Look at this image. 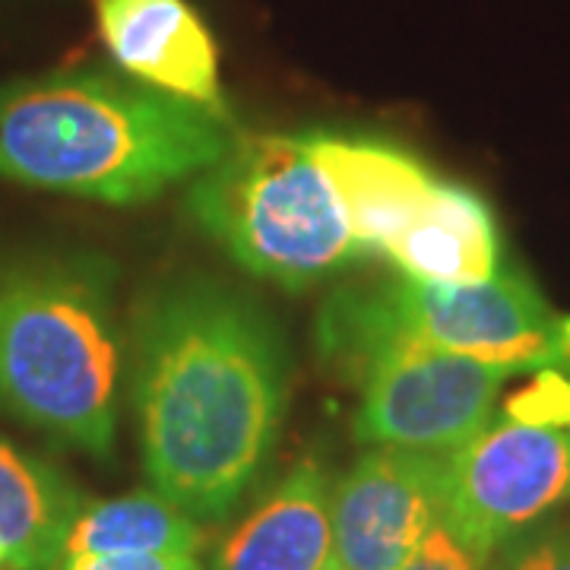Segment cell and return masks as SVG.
I'll return each instance as SVG.
<instances>
[{"mask_svg": "<svg viewBox=\"0 0 570 570\" xmlns=\"http://www.w3.org/2000/svg\"><path fill=\"white\" fill-rule=\"evenodd\" d=\"M501 551L498 570H570V523L530 527Z\"/></svg>", "mask_w": 570, "mask_h": 570, "instance_id": "obj_16", "label": "cell"}, {"mask_svg": "<svg viewBox=\"0 0 570 570\" xmlns=\"http://www.w3.org/2000/svg\"><path fill=\"white\" fill-rule=\"evenodd\" d=\"M48 570H206L197 554L175 551H105V554H61Z\"/></svg>", "mask_w": 570, "mask_h": 570, "instance_id": "obj_17", "label": "cell"}, {"mask_svg": "<svg viewBox=\"0 0 570 570\" xmlns=\"http://www.w3.org/2000/svg\"><path fill=\"white\" fill-rule=\"evenodd\" d=\"M330 494L324 460H298L225 539L213 570H324L333 554Z\"/></svg>", "mask_w": 570, "mask_h": 570, "instance_id": "obj_11", "label": "cell"}, {"mask_svg": "<svg viewBox=\"0 0 570 570\" xmlns=\"http://www.w3.org/2000/svg\"><path fill=\"white\" fill-rule=\"evenodd\" d=\"M558 355H561V365H570V317H564L558 326Z\"/></svg>", "mask_w": 570, "mask_h": 570, "instance_id": "obj_19", "label": "cell"}, {"mask_svg": "<svg viewBox=\"0 0 570 570\" xmlns=\"http://www.w3.org/2000/svg\"><path fill=\"white\" fill-rule=\"evenodd\" d=\"M485 564L444 527L434 523L403 570H482Z\"/></svg>", "mask_w": 570, "mask_h": 570, "instance_id": "obj_18", "label": "cell"}, {"mask_svg": "<svg viewBox=\"0 0 570 570\" xmlns=\"http://www.w3.org/2000/svg\"><path fill=\"white\" fill-rule=\"evenodd\" d=\"M504 419L527 425L570 428V367H539L530 384L504 403Z\"/></svg>", "mask_w": 570, "mask_h": 570, "instance_id": "obj_15", "label": "cell"}, {"mask_svg": "<svg viewBox=\"0 0 570 570\" xmlns=\"http://www.w3.org/2000/svg\"><path fill=\"white\" fill-rule=\"evenodd\" d=\"M206 546L200 520L156 489L127 491L121 498L86 501L70 523L61 554L105 551H175L197 554Z\"/></svg>", "mask_w": 570, "mask_h": 570, "instance_id": "obj_14", "label": "cell"}, {"mask_svg": "<svg viewBox=\"0 0 570 570\" xmlns=\"http://www.w3.org/2000/svg\"><path fill=\"white\" fill-rule=\"evenodd\" d=\"M124 336L118 266L99 250L0 257V412L51 444L111 463Z\"/></svg>", "mask_w": 570, "mask_h": 570, "instance_id": "obj_3", "label": "cell"}, {"mask_svg": "<svg viewBox=\"0 0 570 570\" xmlns=\"http://www.w3.org/2000/svg\"><path fill=\"white\" fill-rule=\"evenodd\" d=\"M570 501V428L491 422L444 456L441 523L482 564Z\"/></svg>", "mask_w": 570, "mask_h": 570, "instance_id": "obj_6", "label": "cell"}, {"mask_svg": "<svg viewBox=\"0 0 570 570\" xmlns=\"http://www.w3.org/2000/svg\"><path fill=\"white\" fill-rule=\"evenodd\" d=\"M441 513L444 456L371 448L330 494V558L346 570H403Z\"/></svg>", "mask_w": 570, "mask_h": 570, "instance_id": "obj_8", "label": "cell"}, {"mask_svg": "<svg viewBox=\"0 0 570 570\" xmlns=\"http://www.w3.org/2000/svg\"><path fill=\"white\" fill-rule=\"evenodd\" d=\"M513 371L441 348H396L362 381L355 438L365 448L450 456L494 422Z\"/></svg>", "mask_w": 570, "mask_h": 570, "instance_id": "obj_7", "label": "cell"}, {"mask_svg": "<svg viewBox=\"0 0 570 570\" xmlns=\"http://www.w3.org/2000/svg\"><path fill=\"white\" fill-rule=\"evenodd\" d=\"M127 343L153 489L200 523L225 520L283 431L288 348L279 326L245 292L184 276L142 298Z\"/></svg>", "mask_w": 570, "mask_h": 570, "instance_id": "obj_1", "label": "cell"}, {"mask_svg": "<svg viewBox=\"0 0 570 570\" xmlns=\"http://www.w3.org/2000/svg\"><path fill=\"white\" fill-rule=\"evenodd\" d=\"M105 48L130 80L228 115L219 48L184 0H92Z\"/></svg>", "mask_w": 570, "mask_h": 570, "instance_id": "obj_9", "label": "cell"}, {"mask_svg": "<svg viewBox=\"0 0 570 570\" xmlns=\"http://www.w3.org/2000/svg\"><path fill=\"white\" fill-rule=\"evenodd\" d=\"M358 250L387 257L393 242L422 213L438 178L419 156L387 140L348 134H307Z\"/></svg>", "mask_w": 570, "mask_h": 570, "instance_id": "obj_10", "label": "cell"}, {"mask_svg": "<svg viewBox=\"0 0 570 570\" xmlns=\"http://www.w3.org/2000/svg\"><path fill=\"white\" fill-rule=\"evenodd\" d=\"M232 115L96 67L0 82V178L137 206L219 163Z\"/></svg>", "mask_w": 570, "mask_h": 570, "instance_id": "obj_2", "label": "cell"}, {"mask_svg": "<svg viewBox=\"0 0 570 570\" xmlns=\"http://www.w3.org/2000/svg\"><path fill=\"white\" fill-rule=\"evenodd\" d=\"M324 570H346V568H343V564H336V561L330 558V561H326V564H324Z\"/></svg>", "mask_w": 570, "mask_h": 570, "instance_id": "obj_20", "label": "cell"}, {"mask_svg": "<svg viewBox=\"0 0 570 570\" xmlns=\"http://www.w3.org/2000/svg\"><path fill=\"white\" fill-rule=\"evenodd\" d=\"M387 257L403 276L419 283H485L501 269L498 219L472 187L438 181Z\"/></svg>", "mask_w": 570, "mask_h": 570, "instance_id": "obj_12", "label": "cell"}, {"mask_svg": "<svg viewBox=\"0 0 570 570\" xmlns=\"http://www.w3.org/2000/svg\"><path fill=\"white\" fill-rule=\"evenodd\" d=\"M86 494L70 475L0 438V551L10 570H48Z\"/></svg>", "mask_w": 570, "mask_h": 570, "instance_id": "obj_13", "label": "cell"}, {"mask_svg": "<svg viewBox=\"0 0 570 570\" xmlns=\"http://www.w3.org/2000/svg\"><path fill=\"white\" fill-rule=\"evenodd\" d=\"M3 564H7V561H3V551H0V570H3Z\"/></svg>", "mask_w": 570, "mask_h": 570, "instance_id": "obj_21", "label": "cell"}, {"mask_svg": "<svg viewBox=\"0 0 570 570\" xmlns=\"http://www.w3.org/2000/svg\"><path fill=\"white\" fill-rule=\"evenodd\" d=\"M187 213L235 264L288 292L365 261L307 134H238L190 181Z\"/></svg>", "mask_w": 570, "mask_h": 570, "instance_id": "obj_5", "label": "cell"}, {"mask_svg": "<svg viewBox=\"0 0 570 570\" xmlns=\"http://www.w3.org/2000/svg\"><path fill=\"white\" fill-rule=\"evenodd\" d=\"M561 317L523 269L485 283L441 285L387 279L340 288L317 314L314 340L326 367L362 384L396 348L425 346L520 371L561 365Z\"/></svg>", "mask_w": 570, "mask_h": 570, "instance_id": "obj_4", "label": "cell"}]
</instances>
